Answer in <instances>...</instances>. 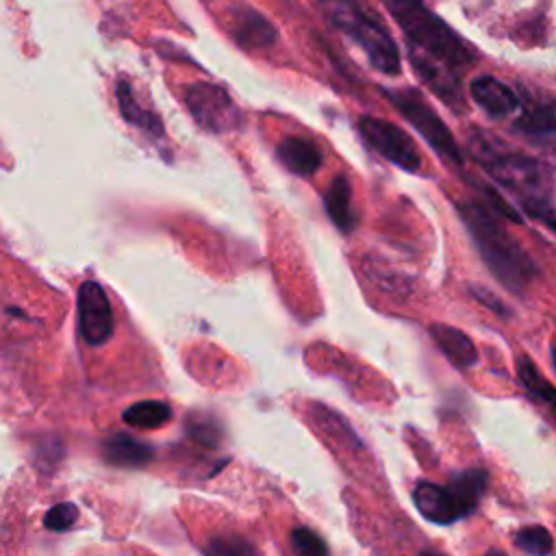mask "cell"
Here are the masks:
<instances>
[{
    "instance_id": "obj_1",
    "label": "cell",
    "mask_w": 556,
    "mask_h": 556,
    "mask_svg": "<svg viewBox=\"0 0 556 556\" xmlns=\"http://www.w3.org/2000/svg\"><path fill=\"white\" fill-rule=\"evenodd\" d=\"M458 213L489 271L510 291L526 289L536 276V265L500 226L493 211L484 204L467 202L458 206Z\"/></svg>"
},
{
    "instance_id": "obj_2",
    "label": "cell",
    "mask_w": 556,
    "mask_h": 556,
    "mask_svg": "<svg viewBox=\"0 0 556 556\" xmlns=\"http://www.w3.org/2000/svg\"><path fill=\"white\" fill-rule=\"evenodd\" d=\"M410 43V54L458 74L473 61L471 50L421 0H382Z\"/></svg>"
},
{
    "instance_id": "obj_3",
    "label": "cell",
    "mask_w": 556,
    "mask_h": 556,
    "mask_svg": "<svg viewBox=\"0 0 556 556\" xmlns=\"http://www.w3.org/2000/svg\"><path fill=\"white\" fill-rule=\"evenodd\" d=\"M473 154L502 187L521 198L528 213L552 226V176L543 163L519 152L502 150L493 137L473 141Z\"/></svg>"
},
{
    "instance_id": "obj_4",
    "label": "cell",
    "mask_w": 556,
    "mask_h": 556,
    "mask_svg": "<svg viewBox=\"0 0 556 556\" xmlns=\"http://www.w3.org/2000/svg\"><path fill=\"white\" fill-rule=\"evenodd\" d=\"M489 473L480 467L456 473L447 484L419 482L413 491L417 510L432 523L450 526L471 515L486 491Z\"/></svg>"
},
{
    "instance_id": "obj_5",
    "label": "cell",
    "mask_w": 556,
    "mask_h": 556,
    "mask_svg": "<svg viewBox=\"0 0 556 556\" xmlns=\"http://www.w3.org/2000/svg\"><path fill=\"white\" fill-rule=\"evenodd\" d=\"M326 20L363 48L369 63L384 72H400V52L391 35L352 0H319Z\"/></svg>"
},
{
    "instance_id": "obj_6",
    "label": "cell",
    "mask_w": 556,
    "mask_h": 556,
    "mask_svg": "<svg viewBox=\"0 0 556 556\" xmlns=\"http://www.w3.org/2000/svg\"><path fill=\"white\" fill-rule=\"evenodd\" d=\"M387 98L391 104L410 122V126L426 139V143L437 150L443 159H447L454 165L463 163V154L447 130V126L441 122V117L428 106V102L413 89H400V91H387Z\"/></svg>"
},
{
    "instance_id": "obj_7",
    "label": "cell",
    "mask_w": 556,
    "mask_h": 556,
    "mask_svg": "<svg viewBox=\"0 0 556 556\" xmlns=\"http://www.w3.org/2000/svg\"><path fill=\"white\" fill-rule=\"evenodd\" d=\"M185 102L195 124L208 132H230L239 128L241 113L228 91L213 83H191L185 87Z\"/></svg>"
},
{
    "instance_id": "obj_8",
    "label": "cell",
    "mask_w": 556,
    "mask_h": 556,
    "mask_svg": "<svg viewBox=\"0 0 556 556\" xmlns=\"http://www.w3.org/2000/svg\"><path fill=\"white\" fill-rule=\"evenodd\" d=\"M78 332L80 339L91 345H104L115 330V317L113 306L109 302V295L104 287L96 280H85L78 287Z\"/></svg>"
},
{
    "instance_id": "obj_9",
    "label": "cell",
    "mask_w": 556,
    "mask_h": 556,
    "mask_svg": "<svg viewBox=\"0 0 556 556\" xmlns=\"http://www.w3.org/2000/svg\"><path fill=\"white\" fill-rule=\"evenodd\" d=\"M358 130L365 137V141L393 165L406 172H417L421 167V159L415 143L395 124L374 115H363L358 119Z\"/></svg>"
},
{
    "instance_id": "obj_10",
    "label": "cell",
    "mask_w": 556,
    "mask_h": 556,
    "mask_svg": "<svg viewBox=\"0 0 556 556\" xmlns=\"http://www.w3.org/2000/svg\"><path fill=\"white\" fill-rule=\"evenodd\" d=\"M230 33L245 50H263L276 41L271 22L245 4H235L230 9Z\"/></svg>"
},
{
    "instance_id": "obj_11",
    "label": "cell",
    "mask_w": 556,
    "mask_h": 556,
    "mask_svg": "<svg viewBox=\"0 0 556 556\" xmlns=\"http://www.w3.org/2000/svg\"><path fill=\"white\" fill-rule=\"evenodd\" d=\"M473 102L491 117H506L519 109V96L493 76H478L469 83Z\"/></svg>"
},
{
    "instance_id": "obj_12",
    "label": "cell",
    "mask_w": 556,
    "mask_h": 556,
    "mask_svg": "<svg viewBox=\"0 0 556 556\" xmlns=\"http://www.w3.org/2000/svg\"><path fill=\"white\" fill-rule=\"evenodd\" d=\"M432 341L437 348L447 356V361L458 369H469L478 363V352L473 341L458 328L447 324H434L430 326Z\"/></svg>"
},
{
    "instance_id": "obj_13",
    "label": "cell",
    "mask_w": 556,
    "mask_h": 556,
    "mask_svg": "<svg viewBox=\"0 0 556 556\" xmlns=\"http://www.w3.org/2000/svg\"><path fill=\"white\" fill-rule=\"evenodd\" d=\"M102 456L111 465L137 469V467H146L154 458V450L152 445L137 441L130 434L117 432L102 443Z\"/></svg>"
},
{
    "instance_id": "obj_14",
    "label": "cell",
    "mask_w": 556,
    "mask_h": 556,
    "mask_svg": "<svg viewBox=\"0 0 556 556\" xmlns=\"http://www.w3.org/2000/svg\"><path fill=\"white\" fill-rule=\"evenodd\" d=\"M276 152L280 163L298 176H313L321 167V152L308 139L287 137L278 143Z\"/></svg>"
},
{
    "instance_id": "obj_15",
    "label": "cell",
    "mask_w": 556,
    "mask_h": 556,
    "mask_svg": "<svg viewBox=\"0 0 556 556\" xmlns=\"http://www.w3.org/2000/svg\"><path fill=\"white\" fill-rule=\"evenodd\" d=\"M324 204H326V213L332 219V224L341 230V232H352L356 226V213L352 208V187L350 180L339 174L332 178V182L326 189L324 195Z\"/></svg>"
},
{
    "instance_id": "obj_16",
    "label": "cell",
    "mask_w": 556,
    "mask_h": 556,
    "mask_svg": "<svg viewBox=\"0 0 556 556\" xmlns=\"http://www.w3.org/2000/svg\"><path fill=\"white\" fill-rule=\"evenodd\" d=\"M122 419L126 426L141 428V430H154V428L165 426L172 419V408L159 400H141V402L130 404L122 413Z\"/></svg>"
},
{
    "instance_id": "obj_17",
    "label": "cell",
    "mask_w": 556,
    "mask_h": 556,
    "mask_svg": "<svg viewBox=\"0 0 556 556\" xmlns=\"http://www.w3.org/2000/svg\"><path fill=\"white\" fill-rule=\"evenodd\" d=\"M117 100H119V111H122V115H124L130 124L139 126L141 130H146V132L152 135V137H163V124H161L159 115H154L152 111H148V109H143V106L137 104V100L132 98V91H130L128 83H122V80L117 83Z\"/></svg>"
},
{
    "instance_id": "obj_18",
    "label": "cell",
    "mask_w": 556,
    "mask_h": 556,
    "mask_svg": "<svg viewBox=\"0 0 556 556\" xmlns=\"http://www.w3.org/2000/svg\"><path fill=\"white\" fill-rule=\"evenodd\" d=\"M517 376H519V382L523 384V389L539 404H545L547 408L554 406V387H552V382L536 369V365L526 354H521L517 358Z\"/></svg>"
},
{
    "instance_id": "obj_19",
    "label": "cell",
    "mask_w": 556,
    "mask_h": 556,
    "mask_svg": "<svg viewBox=\"0 0 556 556\" xmlns=\"http://www.w3.org/2000/svg\"><path fill=\"white\" fill-rule=\"evenodd\" d=\"M554 126H556V117H554L552 102L534 104V106L526 109L515 122V130H519L521 135H528V137H552Z\"/></svg>"
},
{
    "instance_id": "obj_20",
    "label": "cell",
    "mask_w": 556,
    "mask_h": 556,
    "mask_svg": "<svg viewBox=\"0 0 556 556\" xmlns=\"http://www.w3.org/2000/svg\"><path fill=\"white\" fill-rule=\"evenodd\" d=\"M202 549L204 556H261L258 547L237 532L213 534Z\"/></svg>"
},
{
    "instance_id": "obj_21",
    "label": "cell",
    "mask_w": 556,
    "mask_h": 556,
    "mask_svg": "<svg viewBox=\"0 0 556 556\" xmlns=\"http://www.w3.org/2000/svg\"><path fill=\"white\" fill-rule=\"evenodd\" d=\"M515 543L521 552L530 556H549L554 547V539L543 526H526L515 534Z\"/></svg>"
},
{
    "instance_id": "obj_22",
    "label": "cell",
    "mask_w": 556,
    "mask_h": 556,
    "mask_svg": "<svg viewBox=\"0 0 556 556\" xmlns=\"http://www.w3.org/2000/svg\"><path fill=\"white\" fill-rule=\"evenodd\" d=\"M293 556H328L326 541L311 528L298 526L291 530Z\"/></svg>"
},
{
    "instance_id": "obj_23",
    "label": "cell",
    "mask_w": 556,
    "mask_h": 556,
    "mask_svg": "<svg viewBox=\"0 0 556 556\" xmlns=\"http://www.w3.org/2000/svg\"><path fill=\"white\" fill-rule=\"evenodd\" d=\"M76 519H78V508L70 502H61L54 508H50L43 523H46V528L61 532V530H67L70 526H74Z\"/></svg>"
},
{
    "instance_id": "obj_24",
    "label": "cell",
    "mask_w": 556,
    "mask_h": 556,
    "mask_svg": "<svg viewBox=\"0 0 556 556\" xmlns=\"http://www.w3.org/2000/svg\"><path fill=\"white\" fill-rule=\"evenodd\" d=\"M189 434L202 445H217V441H219V428L208 421H191Z\"/></svg>"
},
{
    "instance_id": "obj_25",
    "label": "cell",
    "mask_w": 556,
    "mask_h": 556,
    "mask_svg": "<svg viewBox=\"0 0 556 556\" xmlns=\"http://www.w3.org/2000/svg\"><path fill=\"white\" fill-rule=\"evenodd\" d=\"M471 291H473V295H476V298H478V300H482V302H489V306H491V308H493V311H497V313H500V315H502V313H504V308H502V306H497V304H500V302H497V300H495V298H493V295H491V293H489V291H486V293H484V291H480V289H476V287H473V289H471Z\"/></svg>"
},
{
    "instance_id": "obj_26",
    "label": "cell",
    "mask_w": 556,
    "mask_h": 556,
    "mask_svg": "<svg viewBox=\"0 0 556 556\" xmlns=\"http://www.w3.org/2000/svg\"><path fill=\"white\" fill-rule=\"evenodd\" d=\"M486 556H506V554L500 549H491V552H486Z\"/></svg>"
},
{
    "instance_id": "obj_27",
    "label": "cell",
    "mask_w": 556,
    "mask_h": 556,
    "mask_svg": "<svg viewBox=\"0 0 556 556\" xmlns=\"http://www.w3.org/2000/svg\"><path fill=\"white\" fill-rule=\"evenodd\" d=\"M419 556H445V554H439V552H421Z\"/></svg>"
}]
</instances>
